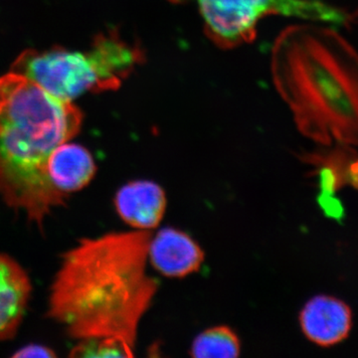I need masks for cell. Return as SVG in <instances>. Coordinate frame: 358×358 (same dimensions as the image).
<instances>
[{
    "instance_id": "obj_3",
    "label": "cell",
    "mask_w": 358,
    "mask_h": 358,
    "mask_svg": "<svg viewBox=\"0 0 358 358\" xmlns=\"http://www.w3.org/2000/svg\"><path fill=\"white\" fill-rule=\"evenodd\" d=\"M82 122L76 106L29 78L13 71L0 77V197L39 227L68 199L49 181L47 160Z\"/></svg>"
},
{
    "instance_id": "obj_9",
    "label": "cell",
    "mask_w": 358,
    "mask_h": 358,
    "mask_svg": "<svg viewBox=\"0 0 358 358\" xmlns=\"http://www.w3.org/2000/svg\"><path fill=\"white\" fill-rule=\"evenodd\" d=\"M117 215L134 230L155 229L164 217L167 197L155 181L140 179L122 185L114 199Z\"/></svg>"
},
{
    "instance_id": "obj_15",
    "label": "cell",
    "mask_w": 358,
    "mask_h": 358,
    "mask_svg": "<svg viewBox=\"0 0 358 358\" xmlns=\"http://www.w3.org/2000/svg\"><path fill=\"white\" fill-rule=\"evenodd\" d=\"M348 186H352L353 189L358 192V155L350 164V173H348Z\"/></svg>"
},
{
    "instance_id": "obj_8",
    "label": "cell",
    "mask_w": 358,
    "mask_h": 358,
    "mask_svg": "<svg viewBox=\"0 0 358 358\" xmlns=\"http://www.w3.org/2000/svg\"><path fill=\"white\" fill-rule=\"evenodd\" d=\"M205 254L185 231L166 227L150 236L148 263L164 277L181 279L199 272Z\"/></svg>"
},
{
    "instance_id": "obj_7",
    "label": "cell",
    "mask_w": 358,
    "mask_h": 358,
    "mask_svg": "<svg viewBox=\"0 0 358 358\" xmlns=\"http://www.w3.org/2000/svg\"><path fill=\"white\" fill-rule=\"evenodd\" d=\"M301 333L320 348H333L350 336L353 313L345 301L331 294L310 298L299 313Z\"/></svg>"
},
{
    "instance_id": "obj_14",
    "label": "cell",
    "mask_w": 358,
    "mask_h": 358,
    "mask_svg": "<svg viewBox=\"0 0 358 358\" xmlns=\"http://www.w3.org/2000/svg\"><path fill=\"white\" fill-rule=\"evenodd\" d=\"M56 353L42 345H28L23 346L14 353L13 357H55Z\"/></svg>"
},
{
    "instance_id": "obj_5",
    "label": "cell",
    "mask_w": 358,
    "mask_h": 358,
    "mask_svg": "<svg viewBox=\"0 0 358 358\" xmlns=\"http://www.w3.org/2000/svg\"><path fill=\"white\" fill-rule=\"evenodd\" d=\"M193 2L203 20L207 37L216 46L233 49L256 38L257 26L268 16H284L310 22L350 27L358 13L331 6L322 0H169Z\"/></svg>"
},
{
    "instance_id": "obj_6",
    "label": "cell",
    "mask_w": 358,
    "mask_h": 358,
    "mask_svg": "<svg viewBox=\"0 0 358 358\" xmlns=\"http://www.w3.org/2000/svg\"><path fill=\"white\" fill-rule=\"evenodd\" d=\"M357 155V148L343 143L320 145L317 150L301 154V162L310 167V176L319 183V203L327 215L334 218L343 215V204L336 193L348 186L350 164Z\"/></svg>"
},
{
    "instance_id": "obj_4",
    "label": "cell",
    "mask_w": 358,
    "mask_h": 358,
    "mask_svg": "<svg viewBox=\"0 0 358 358\" xmlns=\"http://www.w3.org/2000/svg\"><path fill=\"white\" fill-rule=\"evenodd\" d=\"M145 58L140 45L110 30L96 35L84 52L62 47L26 50L11 71L29 78L52 96L72 102L86 93L119 89Z\"/></svg>"
},
{
    "instance_id": "obj_10",
    "label": "cell",
    "mask_w": 358,
    "mask_h": 358,
    "mask_svg": "<svg viewBox=\"0 0 358 358\" xmlns=\"http://www.w3.org/2000/svg\"><path fill=\"white\" fill-rule=\"evenodd\" d=\"M32 285L24 268L0 253V341L13 338L24 317Z\"/></svg>"
},
{
    "instance_id": "obj_11",
    "label": "cell",
    "mask_w": 358,
    "mask_h": 358,
    "mask_svg": "<svg viewBox=\"0 0 358 358\" xmlns=\"http://www.w3.org/2000/svg\"><path fill=\"white\" fill-rule=\"evenodd\" d=\"M96 171L91 152L83 145L70 141L56 148L46 164V173L52 186L67 197L86 187L95 178Z\"/></svg>"
},
{
    "instance_id": "obj_12",
    "label": "cell",
    "mask_w": 358,
    "mask_h": 358,
    "mask_svg": "<svg viewBox=\"0 0 358 358\" xmlns=\"http://www.w3.org/2000/svg\"><path fill=\"white\" fill-rule=\"evenodd\" d=\"M189 350L195 358H235L241 353V341L231 327H212L193 339Z\"/></svg>"
},
{
    "instance_id": "obj_13",
    "label": "cell",
    "mask_w": 358,
    "mask_h": 358,
    "mask_svg": "<svg viewBox=\"0 0 358 358\" xmlns=\"http://www.w3.org/2000/svg\"><path fill=\"white\" fill-rule=\"evenodd\" d=\"M133 346L115 338H91L78 341L71 350L72 357H131Z\"/></svg>"
},
{
    "instance_id": "obj_1",
    "label": "cell",
    "mask_w": 358,
    "mask_h": 358,
    "mask_svg": "<svg viewBox=\"0 0 358 358\" xmlns=\"http://www.w3.org/2000/svg\"><path fill=\"white\" fill-rule=\"evenodd\" d=\"M150 236L134 230L80 240L52 282L48 317L77 341L115 338L134 348L157 291L147 272Z\"/></svg>"
},
{
    "instance_id": "obj_2",
    "label": "cell",
    "mask_w": 358,
    "mask_h": 358,
    "mask_svg": "<svg viewBox=\"0 0 358 358\" xmlns=\"http://www.w3.org/2000/svg\"><path fill=\"white\" fill-rule=\"evenodd\" d=\"M271 74L305 138L320 147L358 148V52L341 34L289 26L273 45Z\"/></svg>"
}]
</instances>
